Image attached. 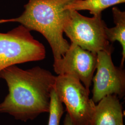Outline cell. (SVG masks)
I'll use <instances>...</instances> for the list:
<instances>
[{
	"mask_svg": "<svg viewBox=\"0 0 125 125\" xmlns=\"http://www.w3.org/2000/svg\"><path fill=\"white\" fill-rule=\"evenodd\" d=\"M0 77L6 82L9 89V93L0 103V113L24 122L49 113L56 78L51 72L39 66L25 70L13 65L1 72Z\"/></svg>",
	"mask_w": 125,
	"mask_h": 125,
	"instance_id": "cell-1",
	"label": "cell"
},
{
	"mask_svg": "<svg viewBox=\"0 0 125 125\" xmlns=\"http://www.w3.org/2000/svg\"><path fill=\"white\" fill-rule=\"evenodd\" d=\"M66 5L63 0H29L22 14L12 19V22L44 36L52 50L54 62L61 59L70 46L63 37L64 24L70 13Z\"/></svg>",
	"mask_w": 125,
	"mask_h": 125,
	"instance_id": "cell-2",
	"label": "cell"
},
{
	"mask_svg": "<svg viewBox=\"0 0 125 125\" xmlns=\"http://www.w3.org/2000/svg\"><path fill=\"white\" fill-rule=\"evenodd\" d=\"M30 31L21 25L8 32H0V74L8 67L45 58L44 45Z\"/></svg>",
	"mask_w": 125,
	"mask_h": 125,
	"instance_id": "cell-3",
	"label": "cell"
},
{
	"mask_svg": "<svg viewBox=\"0 0 125 125\" xmlns=\"http://www.w3.org/2000/svg\"><path fill=\"white\" fill-rule=\"evenodd\" d=\"M107 25L102 15L90 18L76 10H70L64 24L63 32L71 43L94 53L101 51H113L112 44L107 40Z\"/></svg>",
	"mask_w": 125,
	"mask_h": 125,
	"instance_id": "cell-4",
	"label": "cell"
},
{
	"mask_svg": "<svg viewBox=\"0 0 125 125\" xmlns=\"http://www.w3.org/2000/svg\"><path fill=\"white\" fill-rule=\"evenodd\" d=\"M54 89L66 107L73 125H92L95 103L80 81L68 75L56 76Z\"/></svg>",
	"mask_w": 125,
	"mask_h": 125,
	"instance_id": "cell-5",
	"label": "cell"
},
{
	"mask_svg": "<svg viewBox=\"0 0 125 125\" xmlns=\"http://www.w3.org/2000/svg\"><path fill=\"white\" fill-rule=\"evenodd\" d=\"M113 51H101L97 53L96 73L92 82V100L98 103L104 97L115 94L120 99L125 94V71L123 67L115 65Z\"/></svg>",
	"mask_w": 125,
	"mask_h": 125,
	"instance_id": "cell-6",
	"label": "cell"
},
{
	"mask_svg": "<svg viewBox=\"0 0 125 125\" xmlns=\"http://www.w3.org/2000/svg\"><path fill=\"white\" fill-rule=\"evenodd\" d=\"M97 64V54L83 49L72 43L61 59L53 62L55 73L73 76L80 81L90 93Z\"/></svg>",
	"mask_w": 125,
	"mask_h": 125,
	"instance_id": "cell-7",
	"label": "cell"
},
{
	"mask_svg": "<svg viewBox=\"0 0 125 125\" xmlns=\"http://www.w3.org/2000/svg\"><path fill=\"white\" fill-rule=\"evenodd\" d=\"M92 125H124L123 107L117 95H107L95 105Z\"/></svg>",
	"mask_w": 125,
	"mask_h": 125,
	"instance_id": "cell-8",
	"label": "cell"
},
{
	"mask_svg": "<svg viewBox=\"0 0 125 125\" xmlns=\"http://www.w3.org/2000/svg\"><path fill=\"white\" fill-rule=\"evenodd\" d=\"M113 16L115 26L106 29L107 40L110 43L119 42L122 46V59L121 67H123L125 60V12L117 7L112 9Z\"/></svg>",
	"mask_w": 125,
	"mask_h": 125,
	"instance_id": "cell-9",
	"label": "cell"
},
{
	"mask_svg": "<svg viewBox=\"0 0 125 125\" xmlns=\"http://www.w3.org/2000/svg\"><path fill=\"white\" fill-rule=\"evenodd\" d=\"M125 0H75L66 5L68 10H88L93 16L102 15L104 10L113 6L123 3Z\"/></svg>",
	"mask_w": 125,
	"mask_h": 125,
	"instance_id": "cell-10",
	"label": "cell"
},
{
	"mask_svg": "<svg viewBox=\"0 0 125 125\" xmlns=\"http://www.w3.org/2000/svg\"><path fill=\"white\" fill-rule=\"evenodd\" d=\"M64 112L62 103L59 100L54 88L51 94L49 118L48 125H60V120Z\"/></svg>",
	"mask_w": 125,
	"mask_h": 125,
	"instance_id": "cell-11",
	"label": "cell"
},
{
	"mask_svg": "<svg viewBox=\"0 0 125 125\" xmlns=\"http://www.w3.org/2000/svg\"><path fill=\"white\" fill-rule=\"evenodd\" d=\"M63 125H73L71 120L70 118V116L68 114H67V115H65L64 120L63 121Z\"/></svg>",
	"mask_w": 125,
	"mask_h": 125,
	"instance_id": "cell-12",
	"label": "cell"
},
{
	"mask_svg": "<svg viewBox=\"0 0 125 125\" xmlns=\"http://www.w3.org/2000/svg\"><path fill=\"white\" fill-rule=\"evenodd\" d=\"M9 22H12V20L11 19H8V20H0V24L3 23Z\"/></svg>",
	"mask_w": 125,
	"mask_h": 125,
	"instance_id": "cell-13",
	"label": "cell"
},
{
	"mask_svg": "<svg viewBox=\"0 0 125 125\" xmlns=\"http://www.w3.org/2000/svg\"><path fill=\"white\" fill-rule=\"evenodd\" d=\"M64 0V1L68 5V4L71 3L72 1H73L75 0Z\"/></svg>",
	"mask_w": 125,
	"mask_h": 125,
	"instance_id": "cell-14",
	"label": "cell"
}]
</instances>
